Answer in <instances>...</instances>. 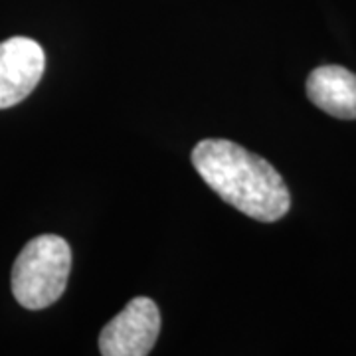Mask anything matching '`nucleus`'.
Segmentation results:
<instances>
[{
	"instance_id": "nucleus-2",
	"label": "nucleus",
	"mask_w": 356,
	"mask_h": 356,
	"mask_svg": "<svg viewBox=\"0 0 356 356\" xmlns=\"http://www.w3.org/2000/svg\"><path fill=\"white\" fill-rule=\"evenodd\" d=\"M72 250L64 238L44 234L26 243L13 266L14 299L30 311L54 305L65 291Z\"/></svg>"
},
{
	"instance_id": "nucleus-5",
	"label": "nucleus",
	"mask_w": 356,
	"mask_h": 356,
	"mask_svg": "<svg viewBox=\"0 0 356 356\" xmlns=\"http://www.w3.org/2000/svg\"><path fill=\"white\" fill-rule=\"evenodd\" d=\"M307 95L321 111L337 119H356V74L341 65H321L307 79Z\"/></svg>"
},
{
	"instance_id": "nucleus-4",
	"label": "nucleus",
	"mask_w": 356,
	"mask_h": 356,
	"mask_svg": "<svg viewBox=\"0 0 356 356\" xmlns=\"http://www.w3.org/2000/svg\"><path fill=\"white\" fill-rule=\"evenodd\" d=\"M46 56L38 42L24 36L0 42V109L14 107L36 89Z\"/></svg>"
},
{
	"instance_id": "nucleus-3",
	"label": "nucleus",
	"mask_w": 356,
	"mask_h": 356,
	"mask_svg": "<svg viewBox=\"0 0 356 356\" xmlns=\"http://www.w3.org/2000/svg\"><path fill=\"white\" fill-rule=\"evenodd\" d=\"M161 332V313L149 297H135L115 315L99 334L103 356H145L153 350Z\"/></svg>"
},
{
	"instance_id": "nucleus-1",
	"label": "nucleus",
	"mask_w": 356,
	"mask_h": 356,
	"mask_svg": "<svg viewBox=\"0 0 356 356\" xmlns=\"http://www.w3.org/2000/svg\"><path fill=\"white\" fill-rule=\"evenodd\" d=\"M192 165L218 196L257 222H277L289 212L291 196L266 159L226 139H204L192 151Z\"/></svg>"
}]
</instances>
